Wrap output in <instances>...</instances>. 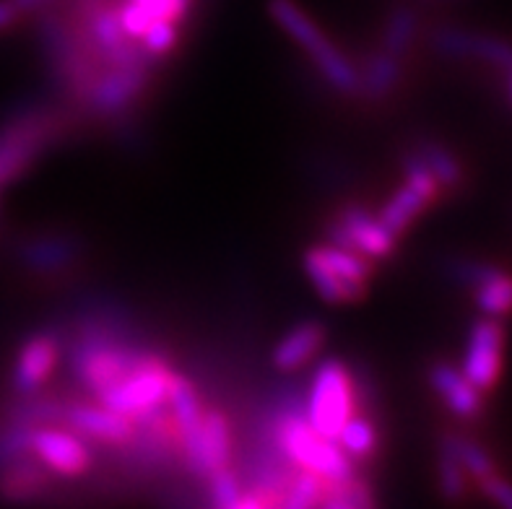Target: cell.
I'll return each mask as SVG.
<instances>
[{
	"mask_svg": "<svg viewBox=\"0 0 512 509\" xmlns=\"http://www.w3.org/2000/svg\"><path fill=\"white\" fill-rule=\"evenodd\" d=\"M271 439L281 450V455L299 471L318 473L331 484L357 476L354 463L338 447V442L312 429L310 421L305 419V408H292V403L281 408L273 416Z\"/></svg>",
	"mask_w": 512,
	"mask_h": 509,
	"instance_id": "1",
	"label": "cell"
},
{
	"mask_svg": "<svg viewBox=\"0 0 512 509\" xmlns=\"http://www.w3.org/2000/svg\"><path fill=\"white\" fill-rule=\"evenodd\" d=\"M268 13H271V19L307 52V58L318 65L320 76H323L333 89L346 94V97L359 94L357 68L351 65V60L346 58L344 52L333 45L331 39L325 37L323 29L310 19V13L299 6L297 0H268Z\"/></svg>",
	"mask_w": 512,
	"mask_h": 509,
	"instance_id": "2",
	"label": "cell"
},
{
	"mask_svg": "<svg viewBox=\"0 0 512 509\" xmlns=\"http://www.w3.org/2000/svg\"><path fill=\"white\" fill-rule=\"evenodd\" d=\"M154 351H143L130 343H120L110 333L91 330L76 343L71 354L73 374L91 393H102L110 385L120 382L125 374L138 369Z\"/></svg>",
	"mask_w": 512,
	"mask_h": 509,
	"instance_id": "3",
	"label": "cell"
},
{
	"mask_svg": "<svg viewBox=\"0 0 512 509\" xmlns=\"http://www.w3.org/2000/svg\"><path fill=\"white\" fill-rule=\"evenodd\" d=\"M305 271L325 302L349 304L367 294L370 258L336 245H318L305 252Z\"/></svg>",
	"mask_w": 512,
	"mask_h": 509,
	"instance_id": "4",
	"label": "cell"
},
{
	"mask_svg": "<svg viewBox=\"0 0 512 509\" xmlns=\"http://www.w3.org/2000/svg\"><path fill=\"white\" fill-rule=\"evenodd\" d=\"M357 413V385L344 361H323L312 374L305 403V419L315 432L336 442L338 432Z\"/></svg>",
	"mask_w": 512,
	"mask_h": 509,
	"instance_id": "5",
	"label": "cell"
},
{
	"mask_svg": "<svg viewBox=\"0 0 512 509\" xmlns=\"http://www.w3.org/2000/svg\"><path fill=\"white\" fill-rule=\"evenodd\" d=\"M172 377H175V372L167 364V359L151 354L141 367L125 374L123 380L110 385L107 390H102L99 403L136 424L143 416L154 413L156 408L167 406Z\"/></svg>",
	"mask_w": 512,
	"mask_h": 509,
	"instance_id": "6",
	"label": "cell"
},
{
	"mask_svg": "<svg viewBox=\"0 0 512 509\" xmlns=\"http://www.w3.org/2000/svg\"><path fill=\"white\" fill-rule=\"evenodd\" d=\"M58 133L60 120L45 110H26L8 117L0 125V190L19 180Z\"/></svg>",
	"mask_w": 512,
	"mask_h": 509,
	"instance_id": "7",
	"label": "cell"
},
{
	"mask_svg": "<svg viewBox=\"0 0 512 509\" xmlns=\"http://www.w3.org/2000/svg\"><path fill=\"white\" fill-rule=\"evenodd\" d=\"M406 185L393 193V198L388 200L380 211V221L388 226L390 232L401 237L406 229L416 221V216H422L432 203H437L442 195V185L437 182V177L427 169V164L419 159V156H409L406 164Z\"/></svg>",
	"mask_w": 512,
	"mask_h": 509,
	"instance_id": "8",
	"label": "cell"
},
{
	"mask_svg": "<svg viewBox=\"0 0 512 509\" xmlns=\"http://www.w3.org/2000/svg\"><path fill=\"white\" fill-rule=\"evenodd\" d=\"M505 364V325L497 317H484L468 333L461 372L481 393H489L502 377Z\"/></svg>",
	"mask_w": 512,
	"mask_h": 509,
	"instance_id": "9",
	"label": "cell"
},
{
	"mask_svg": "<svg viewBox=\"0 0 512 509\" xmlns=\"http://www.w3.org/2000/svg\"><path fill=\"white\" fill-rule=\"evenodd\" d=\"M29 450L34 458L55 476H84L91 465V452L81 434L73 429H60V424L34 426L29 434Z\"/></svg>",
	"mask_w": 512,
	"mask_h": 509,
	"instance_id": "10",
	"label": "cell"
},
{
	"mask_svg": "<svg viewBox=\"0 0 512 509\" xmlns=\"http://www.w3.org/2000/svg\"><path fill=\"white\" fill-rule=\"evenodd\" d=\"M190 471L206 481L224 465H232V426L221 411H203L201 424L180 447Z\"/></svg>",
	"mask_w": 512,
	"mask_h": 509,
	"instance_id": "11",
	"label": "cell"
},
{
	"mask_svg": "<svg viewBox=\"0 0 512 509\" xmlns=\"http://www.w3.org/2000/svg\"><path fill=\"white\" fill-rule=\"evenodd\" d=\"M328 237H331V245L357 252V255H364V258H388L390 252L396 250L398 239L380 221V216L357 206L341 211Z\"/></svg>",
	"mask_w": 512,
	"mask_h": 509,
	"instance_id": "12",
	"label": "cell"
},
{
	"mask_svg": "<svg viewBox=\"0 0 512 509\" xmlns=\"http://www.w3.org/2000/svg\"><path fill=\"white\" fill-rule=\"evenodd\" d=\"M151 65H110V71H102L94 84L86 91V102L99 115H123L130 104L141 97L149 86Z\"/></svg>",
	"mask_w": 512,
	"mask_h": 509,
	"instance_id": "13",
	"label": "cell"
},
{
	"mask_svg": "<svg viewBox=\"0 0 512 509\" xmlns=\"http://www.w3.org/2000/svg\"><path fill=\"white\" fill-rule=\"evenodd\" d=\"M60 359V338L55 333H37L26 338L13 364V390L19 395H37L50 380Z\"/></svg>",
	"mask_w": 512,
	"mask_h": 509,
	"instance_id": "14",
	"label": "cell"
},
{
	"mask_svg": "<svg viewBox=\"0 0 512 509\" xmlns=\"http://www.w3.org/2000/svg\"><path fill=\"white\" fill-rule=\"evenodd\" d=\"M68 429H73L81 437L91 439V442H102V445L123 447L128 445L136 424L117 411L107 406H86V403H76V406H65V419Z\"/></svg>",
	"mask_w": 512,
	"mask_h": 509,
	"instance_id": "15",
	"label": "cell"
},
{
	"mask_svg": "<svg viewBox=\"0 0 512 509\" xmlns=\"http://www.w3.org/2000/svg\"><path fill=\"white\" fill-rule=\"evenodd\" d=\"M435 47L442 55L453 58H476L481 63H489L494 68H510L512 65V45L505 39L487 37V34L461 32V29H442L435 34Z\"/></svg>",
	"mask_w": 512,
	"mask_h": 509,
	"instance_id": "16",
	"label": "cell"
},
{
	"mask_svg": "<svg viewBox=\"0 0 512 509\" xmlns=\"http://www.w3.org/2000/svg\"><path fill=\"white\" fill-rule=\"evenodd\" d=\"M429 385L442 398V403L448 406V411L458 419H479L481 416V390L466 380V374L461 369H455L453 364H432L429 369Z\"/></svg>",
	"mask_w": 512,
	"mask_h": 509,
	"instance_id": "17",
	"label": "cell"
},
{
	"mask_svg": "<svg viewBox=\"0 0 512 509\" xmlns=\"http://www.w3.org/2000/svg\"><path fill=\"white\" fill-rule=\"evenodd\" d=\"M325 343V328L315 320L299 323L276 343L271 361L279 372H294V369L305 367L307 361L318 356V351Z\"/></svg>",
	"mask_w": 512,
	"mask_h": 509,
	"instance_id": "18",
	"label": "cell"
},
{
	"mask_svg": "<svg viewBox=\"0 0 512 509\" xmlns=\"http://www.w3.org/2000/svg\"><path fill=\"white\" fill-rule=\"evenodd\" d=\"M47 484H50V471L32 452L0 468V499L6 502H29L39 497Z\"/></svg>",
	"mask_w": 512,
	"mask_h": 509,
	"instance_id": "19",
	"label": "cell"
},
{
	"mask_svg": "<svg viewBox=\"0 0 512 509\" xmlns=\"http://www.w3.org/2000/svg\"><path fill=\"white\" fill-rule=\"evenodd\" d=\"M81 245L65 234H45L21 247V260L37 273L65 271L78 258Z\"/></svg>",
	"mask_w": 512,
	"mask_h": 509,
	"instance_id": "20",
	"label": "cell"
},
{
	"mask_svg": "<svg viewBox=\"0 0 512 509\" xmlns=\"http://www.w3.org/2000/svg\"><path fill=\"white\" fill-rule=\"evenodd\" d=\"M474 302L487 317L502 320L512 312V273L492 265L479 284L474 286Z\"/></svg>",
	"mask_w": 512,
	"mask_h": 509,
	"instance_id": "21",
	"label": "cell"
},
{
	"mask_svg": "<svg viewBox=\"0 0 512 509\" xmlns=\"http://www.w3.org/2000/svg\"><path fill=\"white\" fill-rule=\"evenodd\" d=\"M169 411H172V416H175L177 432H180V447H182V442H185V439L198 429V424H201L203 406L198 393H195L193 382L177 372L175 377H172V387H169Z\"/></svg>",
	"mask_w": 512,
	"mask_h": 509,
	"instance_id": "22",
	"label": "cell"
},
{
	"mask_svg": "<svg viewBox=\"0 0 512 509\" xmlns=\"http://www.w3.org/2000/svg\"><path fill=\"white\" fill-rule=\"evenodd\" d=\"M398 78H401V58L380 50L367 58L364 71L359 73V91L372 99L388 97L390 91L396 89Z\"/></svg>",
	"mask_w": 512,
	"mask_h": 509,
	"instance_id": "23",
	"label": "cell"
},
{
	"mask_svg": "<svg viewBox=\"0 0 512 509\" xmlns=\"http://www.w3.org/2000/svg\"><path fill=\"white\" fill-rule=\"evenodd\" d=\"M336 442L351 460H367L377 450V429L370 419L354 413L338 432Z\"/></svg>",
	"mask_w": 512,
	"mask_h": 509,
	"instance_id": "24",
	"label": "cell"
},
{
	"mask_svg": "<svg viewBox=\"0 0 512 509\" xmlns=\"http://www.w3.org/2000/svg\"><path fill=\"white\" fill-rule=\"evenodd\" d=\"M416 156L427 164L429 172L435 174L437 182L442 185V190H453V187H458L463 182L461 162H458L445 146H440V143L424 141L422 146H419V151H416Z\"/></svg>",
	"mask_w": 512,
	"mask_h": 509,
	"instance_id": "25",
	"label": "cell"
},
{
	"mask_svg": "<svg viewBox=\"0 0 512 509\" xmlns=\"http://www.w3.org/2000/svg\"><path fill=\"white\" fill-rule=\"evenodd\" d=\"M416 32H419V19L411 8H398V11L390 13L388 24H385L383 32V50L403 58L406 52L414 45Z\"/></svg>",
	"mask_w": 512,
	"mask_h": 509,
	"instance_id": "26",
	"label": "cell"
},
{
	"mask_svg": "<svg viewBox=\"0 0 512 509\" xmlns=\"http://www.w3.org/2000/svg\"><path fill=\"white\" fill-rule=\"evenodd\" d=\"M437 478H440V494L450 502L463 497V491H466V471H463L461 460L455 455L453 439L450 434L442 437L440 445V468H437Z\"/></svg>",
	"mask_w": 512,
	"mask_h": 509,
	"instance_id": "27",
	"label": "cell"
},
{
	"mask_svg": "<svg viewBox=\"0 0 512 509\" xmlns=\"http://www.w3.org/2000/svg\"><path fill=\"white\" fill-rule=\"evenodd\" d=\"M325 481L323 476L312 471H299L292 476L289 481V489H286L284 497V507L289 509H305V507H315V504L323 502L325 494Z\"/></svg>",
	"mask_w": 512,
	"mask_h": 509,
	"instance_id": "28",
	"label": "cell"
},
{
	"mask_svg": "<svg viewBox=\"0 0 512 509\" xmlns=\"http://www.w3.org/2000/svg\"><path fill=\"white\" fill-rule=\"evenodd\" d=\"M177 37H180V24H175V21L156 19L146 26V32H143L141 39H138V45H141V50L146 52L151 60H159L175 50Z\"/></svg>",
	"mask_w": 512,
	"mask_h": 509,
	"instance_id": "29",
	"label": "cell"
},
{
	"mask_svg": "<svg viewBox=\"0 0 512 509\" xmlns=\"http://www.w3.org/2000/svg\"><path fill=\"white\" fill-rule=\"evenodd\" d=\"M450 439H453L455 455H458V460H461L466 476H471L474 481H479V478H484V476H489V473L497 471V465H494V460L489 458V452L484 450L481 445H476L474 439H466V437H461V434H450Z\"/></svg>",
	"mask_w": 512,
	"mask_h": 509,
	"instance_id": "30",
	"label": "cell"
},
{
	"mask_svg": "<svg viewBox=\"0 0 512 509\" xmlns=\"http://www.w3.org/2000/svg\"><path fill=\"white\" fill-rule=\"evenodd\" d=\"M208 491H211V502L216 507H224V509H234L237 499L242 494V481L240 476L232 471V465H224L219 471H214L211 476L206 478Z\"/></svg>",
	"mask_w": 512,
	"mask_h": 509,
	"instance_id": "31",
	"label": "cell"
},
{
	"mask_svg": "<svg viewBox=\"0 0 512 509\" xmlns=\"http://www.w3.org/2000/svg\"><path fill=\"white\" fill-rule=\"evenodd\" d=\"M34 426H26L21 421H11L0 429V468L13 460L29 455V434H32Z\"/></svg>",
	"mask_w": 512,
	"mask_h": 509,
	"instance_id": "32",
	"label": "cell"
},
{
	"mask_svg": "<svg viewBox=\"0 0 512 509\" xmlns=\"http://www.w3.org/2000/svg\"><path fill=\"white\" fill-rule=\"evenodd\" d=\"M133 3H138L143 11L149 13L151 21L164 19L175 21V24H180L193 6V0H133Z\"/></svg>",
	"mask_w": 512,
	"mask_h": 509,
	"instance_id": "33",
	"label": "cell"
},
{
	"mask_svg": "<svg viewBox=\"0 0 512 509\" xmlns=\"http://www.w3.org/2000/svg\"><path fill=\"white\" fill-rule=\"evenodd\" d=\"M476 484H479V489L484 491V494H487V497L492 499L494 504L512 509V484L507 481V478H502L500 473H497V471L489 473V476L479 478Z\"/></svg>",
	"mask_w": 512,
	"mask_h": 509,
	"instance_id": "34",
	"label": "cell"
},
{
	"mask_svg": "<svg viewBox=\"0 0 512 509\" xmlns=\"http://www.w3.org/2000/svg\"><path fill=\"white\" fill-rule=\"evenodd\" d=\"M21 19L19 8L13 6L11 0H0V32H6L8 26H13Z\"/></svg>",
	"mask_w": 512,
	"mask_h": 509,
	"instance_id": "35",
	"label": "cell"
},
{
	"mask_svg": "<svg viewBox=\"0 0 512 509\" xmlns=\"http://www.w3.org/2000/svg\"><path fill=\"white\" fill-rule=\"evenodd\" d=\"M13 6L19 8V13L24 16V13H32V11H42L45 6H50L52 0H11Z\"/></svg>",
	"mask_w": 512,
	"mask_h": 509,
	"instance_id": "36",
	"label": "cell"
},
{
	"mask_svg": "<svg viewBox=\"0 0 512 509\" xmlns=\"http://www.w3.org/2000/svg\"><path fill=\"white\" fill-rule=\"evenodd\" d=\"M507 99H510V104H512V65L507 68Z\"/></svg>",
	"mask_w": 512,
	"mask_h": 509,
	"instance_id": "37",
	"label": "cell"
}]
</instances>
